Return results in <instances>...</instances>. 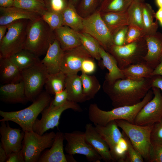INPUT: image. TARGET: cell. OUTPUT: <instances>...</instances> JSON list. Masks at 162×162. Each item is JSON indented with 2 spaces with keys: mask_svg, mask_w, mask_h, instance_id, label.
<instances>
[{
  "mask_svg": "<svg viewBox=\"0 0 162 162\" xmlns=\"http://www.w3.org/2000/svg\"><path fill=\"white\" fill-rule=\"evenodd\" d=\"M153 76L140 80L120 79L109 83L104 80L103 88L114 108L131 106L143 99L152 87Z\"/></svg>",
  "mask_w": 162,
  "mask_h": 162,
  "instance_id": "obj_1",
  "label": "cell"
},
{
  "mask_svg": "<svg viewBox=\"0 0 162 162\" xmlns=\"http://www.w3.org/2000/svg\"><path fill=\"white\" fill-rule=\"evenodd\" d=\"M153 96V91L150 89L139 103L131 106L114 108L107 111L101 110L95 103L91 104L88 109L89 119L94 124L100 125H105L111 121L118 119L125 120L134 124L138 113Z\"/></svg>",
  "mask_w": 162,
  "mask_h": 162,
  "instance_id": "obj_2",
  "label": "cell"
},
{
  "mask_svg": "<svg viewBox=\"0 0 162 162\" xmlns=\"http://www.w3.org/2000/svg\"><path fill=\"white\" fill-rule=\"evenodd\" d=\"M52 100L46 91L41 92L32 103L22 110L15 111H0L2 117L0 122L10 121L19 125L25 132L33 130L32 128L38 115L50 105Z\"/></svg>",
  "mask_w": 162,
  "mask_h": 162,
  "instance_id": "obj_3",
  "label": "cell"
},
{
  "mask_svg": "<svg viewBox=\"0 0 162 162\" xmlns=\"http://www.w3.org/2000/svg\"><path fill=\"white\" fill-rule=\"evenodd\" d=\"M55 39L54 31L41 17L30 20L24 49L39 57L46 54Z\"/></svg>",
  "mask_w": 162,
  "mask_h": 162,
  "instance_id": "obj_4",
  "label": "cell"
},
{
  "mask_svg": "<svg viewBox=\"0 0 162 162\" xmlns=\"http://www.w3.org/2000/svg\"><path fill=\"white\" fill-rule=\"evenodd\" d=\"M30 20H20L8 24L7 32L0 42V58H9L25 48Z\"/></svg>",
  "mask_w": 162,
  "mask_h": 162,
  "instance_id": "obj_5",
  "label": "cell"
},
{
  "mask_svg": "<svg viewBox=\"0 0 162 162\" xmlns=\"http://www.w3.org/2000/svg\"><path fill=\"white\" fill-rule=\"evenodd\" d=\"M94 125L97 132L108 145L113 162H127V142L116 121H111L105 125Z\"/></svg>",
  "mask_w": 162,
  "mask_h": 162,
  "instance_id": "obj_6",
  "label": "cell"
},
{
  "mask_svg": "<svg viewBox=\"0 0 162 162\" xmlns=\"http://www.w3.org/2000/svg\"><path fill=\"white\" fill-rule=\"evenodd\" d=\"M116 60L121 69L136 63L144 61L147 46L144 36L122 46L112 45L107 51Z\"/></svg>",
  "mask_w": 162,
  "mask_h": 162,
  "instance_id": "obj_7",
  "label": "cell"
},
{
  "mask_svg": "<svg viewBox=\"0 0 162 162\" xmlns=\"http://www.w3.org/2000/svg\"><path fill=\"white\" fill-rule=\"evenodd\" d=\"M119 128L128 137L135 148L147 161L152 146L151 134L153 125L141 126L126 121L115 120Z\"/></svg>",
  "mask_w": 162,
  "mask_h": 162,
  "instance_id": "obj_8",
  "label": "cell"
},
{
  "mask_svg": "<svg viewBox=\"0 0 162 162\" xmlns=\"http://www.w3.org/2000/svg\"><path fill=\"white\" fill-rule=\"evenodd\" d=\"M53 131L40 135L33 130L25 132L22 151L25 162H36L45 149L50 148L55 140Z\"/></svg>",
  "mask_w": 162,
  "mask_h": 162,
  "instance_id": "obj_9",
  "label": "cell"
},
{
  "mask_svg": "<svg viewBox=\"0 0 162 162\" xmlns=\"http://www.w3.org/2000/svg\"><path fill=\"white\" fill-rule=\"evenodd\" d=\"M68 109L79 112L83 111L77 103L68 100L63 104L58 106H53L50 104L41 112L40 119L36 120L33 126V130L42 135L50 129L58 128L62 113Z\"/></svg>",
  "mask_w": 162,
  "mask_h": 162,
  "instance_id": "obj_10",
  "label": "cell"
},
{
  "mask_svg": "<svg viewBox=\"0 0 162 162\" xmlns=\"http://www.w3.org/2000/svg\"><path fill=\"white\" fill-rule=\"evenodd\" d=\"M21 71L26 96L33 102L41 92L49 73L41 62Z\"/></svg>",
  "mask_w": 162,
  "mask_h": 162,
  "instance_id": "obj_11",
  "label": "cell"
},
{
  "mask_svg": "<svg viewBox=\"0 0 162 162\" xmlns=\"http://www.w3.org/2000/svg\"><path fill=\"white\" fill-rule=\"evenodd\" d=\"M94 38L106 51L113 45L112 36L97 10L83 18L82 31Z\"/></svg>",
  "mask_w": 162,
  "mask_h": 162,
  "instance_id": "obj_12",
  "label": "cell"
},
{
  "mask_svg": "<svg viewBox=\"0 0 162 162\" xmlns=\"http://www.w3.org/2000/svg\"><path fill=\"white\" fill-rule=\"evenodd\" d=\"M67 142L65 150L68 154H80L85 156L89 161L100 162L102 158L100 155L86 142L84 132L74 131L64 133Z\"/></svg>",
  "mask_w": 162,
  "mask_h": 162,
  "instance_id": "obj_13",
  "label": "cell"
},
{
  "mask_svg": "<svg viewBox=\"0 0 162 162\" xmlns=\"http://www.w3.org/2000/svg\"><path fill=\"white\" fill-rule=\"evenodd\" d=\"M151 88L153 97L138 113L134 124L152 125L162 119V94L159 88L154 87Z\"/></svg>",
  "mask_w": 162,
  "mask_h": 162,
  "instance_id": "obj_14",
  "label": "cell"
},
{
  "mask_svg": "<svg viewBox=\"0 0 162 162\" xmlns=\"http://www.w3.org/2000/svg\"><path fill=\"white\" fill-rule=\"evenodd\" d=\"M92 57L82 45L64 51L61 70L66 75L77 74L83 61Z\"/></svg>",
  "mask_w": 162,
  "mask_h": 162,
  "instance_id": "obj_15",
  "label": "cell"
},
{
  "mask_svg": "<svg viewBox=\"0 0 162 162\" xmlns=\"http://www.w3.org/2000/svg\"><path fill=\"white\" fill-rule=\"evenodd\" d=\"M8 121L0 122L1 143L8 156L12 152L22 149L25 132L20 128L10 127Z\"/></svg>",
  "mask_w": 162,
  "mask_h": 162,
  "instance_id": "obj_16",
  "label": "cell"
},
{
  "mask_svg": "<svg viewBox=\"0 0 162 162\" xmlns=\"http://www.w3.org/2000/svg\"><path fill=\"white\" fill-rule=\"evenodd\" d=\"M84 133L87 142L100 155L102 159L106 162H113L108 145L94 126L90 123L86 124Z\"/></svg>",
  "mask_w": 162,
  "mask_h": 162,
  "instance_id": "obj_17",
  "label": "cell"
},
{
  "mask_svg": "<svg viewBox=\"0 0 162 162\" xmlns=\"http://www.w3.org/2000/svg\"><path fill=\"white\" fill-rule=\"evenodd\" d=\"M147 46V53L144 61L154 69L159 62L162 55V33L145 35Z\"/></svg>",
  "mask_w": 162,
  "mask_h": 162,
  "instance_id": "obj_18",
  "label": "cell"
},
{
  "mask_svg": "<svg viewBox=\"0 0 162 162\" xmlns=\"http://www.w3.org/2000/svg\"><path fill=\"white\" fill-rule=\"evenodd\" d=\"M0 99L10 103H25L28 101L22 80L16 83L2 84L0 87Z\"/></svg>",
  "mask_w": 162,
  "mask_h": 162,
  "instance_id": "obj_19",
  "label": "cell"
},
{
  "mask_svg": "<svg viewBox=\"0 0 162 162\" xmlns=\"http://www.w3.org/2000/svg\"><path fill=\"white\" fill-rule=\"evenodd\" d=\"M64 51L56 39L48 48L41 62L48 73L55 74L61 71Z\"/></svg>",
  "mask_w": 162,
  "mask_h": 162,
  "instance_id": "obj_20",
  "label": "cell"
},
{
  "mask_svg": "<svg viewBox=\"0 0 162 162\" xmlns=\"http://www.w3.org/2000/svg\"><path fill=\"white\" fill-rule=\"evenodd\" d=\"M64 140V133L60 131L57 132L52 146L40 155L38 162H68L64 153L63 141Z\"/></svg>",
  "mask_w": 162,
  "mask_h": 162,
  "instance_id": "obj_21",
  "label": "cell"
},
{
  "mask_svg": "<svg viewBox=\"0 0 162 162\" xmlns=\"http://www.w3.org/2000/svg\"><path fill=\"white\" fill-rule=\"evenodd\" d=\"M41 17L38 14L17 7H0V25H8L20 20H33Z\"/></svg>",
  "mask_w": 162,
  "mask_h": 162,
  "instance_id": "obj_22",
  "label": "cell"
},
{
  "mask_svg": "<svg viewBox=\"0 0 162 162\" xmlns=\"http://www.w3.org/2000/svg\"><path fill=\"white\" fill-rule=\"evenodd\" d=\"M54 32L64 51L81 45L78 32L68 26L64 25L55 30Z\"/></svg>",
  "mask_w": 162,
  "mask_h": 162,
  "instance_id": "obj_23",
  "label": "cell"
},
{
  "mask_svg": "<svg viewBox=\"0 0 162 162\" xmlns=\"http://www.w3.org/2000/svg\"><path fill=\"white\" fill-rule=\"evenodd\" d=\"M0 80L2 84L22 80L21 71L8 58H0Z\"/></svg>",
  "mask_w": 162,
  "mask_h": 162,
  "instance_id": "obj_24",
  "label": "cell"
},
{
  "mask_svg": "<svg viewBox=\"0 0 162 162\" xmlns=\"http://www.w3.org/2000/svg\"><path fill=\"white\" fill-rule=\"evenodd\" d=\"M99 52L102 64L109 71L105 76V80L112 83L118 79L125 78L115 58L101 46Z\"/></svg>",
  "mask_w": 162,
  "mask_h": 162,
  "instance_id": "obj_25",
  "label": "cell"
},
{
  "mask_svg": "<svg viewBox=\"0 0 162 162\" xmlns=\"http://www.w3.org/2000/svg\"><path fill=\"white\" fill-rule=\"evenodd\" d=\"M65 89L68 93V100L77 103L86 101L80 76L77 74L66 75Z\"/></svg>",
  "mask_w": 162,
  "mask_h": 162,
  "instance_id": "obj_26",
  "label": "cell"
},
{
  "mask_svg": "<svg viewBox=\"0 0 162 162\" xmlns=\"http://www.w3.org/2000/svg\"><path fill=\"white\" fill-rule=\"evenodd\" d=\"M112 36L118 30L130 24L127 12H108L100 14Z\"/></svg>",
  "mask_w": 162,
  "mask_h": 162,
  "instance_id": "obj_27",
  "label": "cell"
},
{
  "mask_svg": "<svg viewBox=\"0 0 162 162\" xmlns=\"http://www.w3.org/2000/svg\"><path fill=\"white\" fill-rule=\"evenodd\" d=\"M8 58L21 71L41 62L39 56L25 49Z\"/></svg>",
  "mask_w": 162,
  "mask_h": 162,
  "instance_id": "obj_28",
  "label": "cell"
},
{
  "mask_svg": "<svg viewBox=\"0 0 162 162\" xmlns=\"http://www.w3.org/2000/svg\"><path fill=\"white\" fill-rule=\"evenodd\" d=\"M154 69L145 62L143 61L121 70L125 78L137 80L151 77Z\"/></svg>",
  "mask_w": 162,
  "mask_h": 162,
  "instance_id": "obj_29",
  "label": "cell"
},
{
  "mask_svg": "<svg viewBox=\"0 0 162 162\" xmlns=\"http://www.w3.org/2000/svg\"><path fill=\"white\" fill-rule=\"evenodd\" d=\"M62 14L64 25L78 32L82 31L83 18L78 14L74 5L69 2Z\"/></svg>",
  "mask_w": 162,
  "mask_h": 162,
  "instance_id": "obj_30",
  "label": "cell"
},
{
  "mask_svg": "<svg viewBox=\"0 0 162 162\" xmlns=\"http://www.w3.org/2000/svg\"><path fill=\"white\" fill-rule=\"evenodd\" d=\"M142 8L143 32L145 35L154 34L157 32L158 27L157 20L154 21L155 13L151 5L144 1Z\"/></svg>",
  "mask_w": 162,
  "mask_h": 162,
  "instance_id": "obj_31",
  "label": "cell"
},
{
  "mask_svg": "<svg viewBox=\"0 0 162 162\" xmlns=\"http://www.w3.org/2000/svg\"><path fill=\"white\" fill-rule=\"evenodd\" d=\"M66 75L62 71L55 74H48L45 84L46 91L50 94H55L65 88Z\"/></svg>",
  "mask_w": 162,
  "mask_h": 162,
  "instance_id": "obj_32",
  "label": "cell"
},
{
  "mask_svg": "<svg viewBox=\"0 0 162 162\" xmlns=\"http://www.w3.org/2000/svg\"><path fill=\"white\" fill-rule=\"evenodd\" d=\"M83 92L86 101L93 98L101 88V85L96 77L82 73L80 76Z\"/></svg>",
  "mask_w": 162,
  "mask_h": 162,
  "instance_id": "obj_33",
  "label": "cell"
},
{
  "mask_svg": "<svg viewBox=\"0 0 162 162\" xmlns=\"http://www.w3.org/2000/svg\"><path fill=\"white\" fill-rule=\"evenodd\" d=\"M133 0H103L98 9L100 14L126 13Z\"/></svg>",
  "mask_w": 162,
  "mask_h": 162,
  "instance_id": "obj_34",
  "label": "cell"
},
{
  "mask_svg": "<svg viewBox=\"0 0 162 162\" xmlns=\"http://www.w3.org/2000/svg\"><path fill=\"white\" fill-rule=\"evenodd\" d=\"M81 45L94 58L100 61L101 59L99 49L100 46L99 42L89 34L82 31L78 32Z\"/></svg>",
  "mask_w": 162,
  "mask_h": 162,
  "instance_id": "obj_35",
  "label": "cell"
},
{
  "mask_svg": "<svg viewBox=\"0 0 162 162\" xmlns=\"http://www.w3.org/2000/svg\"><path fill=\"white\" fill-rule=\"evenodd\" d=\"M144 0H133L127 12L130 24L135 25L143 31L142 3Z\"/></svg>",
  "mask_w": 162,
  "mask_h": 162,
  "instance_id": "obj_36",
  "label": "cell"
},
{
  "mask_svg": "<svg viewBox=\"0 0 162 162\" xmlns=\"http://www.w3.org/2000/svg\"><path fill=\"white\" fill-rule=\"evenodd\" d=\"M14 6L36 13L41 16L47 10L44 0H15Z\"/></svg>",
  "mask_w": 162,
  "mask_h": 162,
  "instance_id": "obj_37",
  "label": "cell"
},
{
  "mask_svg": "<svg viewBox=\"0 0 162 162\" xmlns=\"http://www.w3.org/2000/svg\"><path fill=\"white\" fill-rule=\"evenodd\" d=\"M100 4V0H80L76 8L79 15L84 18L96 11Z\"/></svg>",
  "mask_w": 162,
  "mask_h": 162,
  "instance_id": "obj_38",
  "label": "cell"
},
{
  "mask_svg": "<svg viewBox=\"0 0 162 162\" xmlns=\"http://www.w3.org/2000/svg\"><path fill=\"white\" fill-rule=\"evenodd\" d=\"M41 17L53 31L64 25L62 13L47 10Z\"/></svg>",
  "mask_w": 162,
  "mask_h": 162,
  "instance_id": "obj_39",
  "label": "cell"
},
{
  "mask_svg": "<svg viewBox=\"0 0 162 162\" xmlns=\"http://www.w3.org/2000/svg\"><path fill=\"white\" fill-rule=\"evenodd\" d=\"M127 145V162H143L144 159L140 153L134 146L130 140L123 131Z\"/></svg>",
  "mask_w": 162,
  "mask_h": 162,
  "instance_id": "obj_40",
  "label": "cell"
},
{
  "mask_svg": "<svg viewBox=\"0 0 162 162\" xmlns=\"http://www.w3.org/2000/svg\"><path fill=\"white\" fill-rule=\"evenodd\" d=\"M47 10L62 13L67 7L69 0H44Z\"/></svg>",
  "mask_w": 162,
  "mask_h": 162,
  "instance_id": "obj_41",
  "label": "cell"
},
{
  "mask_svg": "<svg viewBox=\"0 0 162 162\" xmlns=\"http://www.w3.org/2000/svg\"><path fill=\"white\" fill-rule=\"evenodd\" d=\"M144 36L142 29L135 25L130 24L128 26L126 44L132 42Z\"/></svg>",
  "mask_w": 162,
  "mask_h": 162,
  "instance_id": "obj_42",
  "label": "cell"
},
{
  "mask_svg": "<svg viewBox=\"0 0 162 162\" xmlns=\"http://www.w3.org/2000/svg\"><path fill=\"white\" fill-rule=\"evenodd\" d=\"M152 143L147 162H162V144Z\"/></svg>",
  "mask_w": 162,
  "mask_h": 162,
  "instance_id": "obj_43",
  "label": "cell"
},
{
  "mask_svg": "<svg viewBox=\"0 0 162 162\" xmlns=\"http://www.w3.org/2000/svg\"><path fill=\"white\" fill-rule=\"evenodd\" d=\"M151 140L152 143L162 144V119L153 125Z\"/></svg>",
  "mask_w": 162,
  "mask_h": 162,
  "instance_id": "obj_44",
  "label": "cell"
},
{
  "mask_svg": "<svg viewBox=\"0 0 162 162\" xmlns=\"http://www.w3.org/2000/svg\"><path fill=\"white\" fill-rule=\"evenodd\" d=\"M128 26L121 28L112 35L113 44L122 46L126 44V40Z\"/></svg>",
  "mask_w": 162,
  "mask_h": 162,
  "instance_id": "obj_45",
  "label": "cell"
},
{
  "mask_svg": "<svg viewBox=\"0 0 162 162\" xmlns=\"http://www.w3.org/2000/svg\"><path fill=\"white\" fill-rule=\"evenodd\" d=\"M94 58L90 57L84 59L82 62L81 71L82 73L89 75L94 73L96 69Z\"/></svg>",
  "mask_w": 162,
  "mask_h": 162,
  "instance_id": "obj_46",
  "label": "cell"
},
{
  "mask_svg": "<svg viewBox=\"0 0 162 162\" xmlns=\"http://www.w3.org/2000/svg\"><path fill=\"white\" fill-rule=\"evenodd\" d=\"M50 104L53 106H58L64 104L68 100V95L65 89L56 93Z\"/></svg>",
  "mask_w": 162,
  "mask_h": 162,
  "instance_id": "obj_47",
  "label": "cell"
},
{
  "mask_svg": "<svg viewBox=\"0 0 162 162\" xmlns=\"http://www.w3.org/2000/svg\"><path fill=\"white\" fill-rule=\"evenodd\" d=\"M6 162H25L22 150L11 153L8 156Z\"/></svg>",
  "mask_w": 162,
  "mask_h": 162,
  "instance_id": "obj_48",
  "label": "cell"
},
{
  "mask_svg": "<svg viewBox=\"0 0 162 162\" xmlns=\"http://www.w3.org/2000/svg\"><path fill=\"white\" fill-rule=\"evenodd\" d=\"M152 87L159 88L161 91L162 94V77L161 76L157 75L153 76Z\"/></svg>",
  "mask_w": 162,
  "mask_h": 162,
  "instance_id": "obj_49",
  "label": "cell"
},
{
  "mask_svg": "<svg viewBox=\"0 0 162 162\" xmlns=\"http://www.w3.org/2000/svg\"><path fill=\"white\" fill-rule=\"evenodd\" d=\"M157 75L162 76V55L159 63L154 69L151 76Z\"/></svg>",
  "mask_w": 162,
  "mask_h": 162,
  "instance_id": "obj_50",
  "label": "cell"
},
{
  "mask_svg": "<svg viewBox=\"0 0 162 162\" xmlns=\"http://www.w3.org/2000/svg\"><path fill=\"white\" fill-rule=\"evenodd\" d=\"M15 0H0V7H10L14 6Z\"/></svg>",
  "mask_w": 162,
  "mask_h": 162,
  "instance_id": "obj_51",
  "label": "cell"
},
{
  "mask_svg": "<svg viewBox=\"0 0 162 162\" xmlns=\"http://www.w3.org/2000/svg\"><path fill=\"white\" fill-rule=\"evenodd\" d=\"M8 156L1 144H0V162H6Z\"/></svg>",
  "mask_w": 162,
  "mask_h": 162,
  "instance_id": "obj_52",
  "label": "cell"
},
{
  "mask_svg": "<svg viewBox=\"0 0 162 162\" xmlns=\"http://www.w3.org/2000/svg\"><path fill=\"white\" fill-rule=\"evenodd\" d=\"M8 26V25H0V42L5 35Z\"/></svg>",
  "mask_w": 162,
  "mask_h": 162,
  "instance_id": "obj_53",
  "label": "cell"
},
{
  "mask_svg": "<svg viewBox=\"0 0 162 162\" xmlns=\"http://www.w3.org/2000/svg\"><path fill=\"white\" fill-rule=\"evenodd\" d=\"M155 18L157 20H158L159 21L162 20V8H159L155 13Z\"/></svg>",
  "mask_w": 162,
  "mask_h": 162,
  "instance_id": "obj_54",
  "label": "cell"
},
{
  "mask_svg": "<svg viewBox=\"0 0 162 162\" xmlns=\"http://www.w3.org/2000/svg\"><path fill=\"white\" fill-rule=\"evenodd\" d=\"M80 1V0H69V2L73 4L76 7Z\"/></svg>",
  "mask_w": 162,
  "mask_h": 162,
  "instance_id": "obj_55",
  "label": "cell"
},
{
  "mask_svg": "<svg viewBox=\"0 0 162 162\" xmlns=\"http://www.w3.org/2000/svg\"><path fill=\"white\" fill-rule=\"evenodd\" d=\"M157 5L159 8H162V0H155Z\"/></svg>",
  "mask_w": 162,
  "mask_h": 162,
  "instance_id": "obj_56",
  "label": "cell"
},
{
  "mask_svg": "<svg viewBox=\"0 0 162 162\" xmlns=\"http://www.w3.org/2000/svg\"><path fill=\"white\" fill-rule=\"evenodd\" d=\"M160 24L162 26V20L159 21Z\"/></svg>",
  "mask_w": 162,
  "mask_h": 162,
  "instance_id": "obj_57",
  "label": "cell"
},
{
  "mask_svg": "<svg viewBox=\"0 0 162 162\" xmlns=\"http://www.w3.org/2000/svg\"><path fill=\"white\" fill-rule=\"evenodd\" d=\"M102 1H103V0H100V4L101 3V2H102Z\"/></svg>",
  "mask_w": 162,
  "mask_h": 162,
  "instance_id": "obj_58",
  "label": "cell"
}]
</instances>
